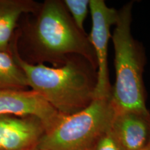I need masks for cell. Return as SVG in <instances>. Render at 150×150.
I'll return each instance as SVG.
<instances>
[{"instance_id":"obj_1","label":"cell","mask_w":150,"mask_h":150,"mask_svg":"<svg viewBox=\"0 0 150 150\" xmlns=\"http://www.w3.org/2000/svg\"><path fill=\"white\" fill-rule=\"evenodd\" d=\"M12 53L28 86L58 112L69 115L87 107L95 98L97 69L85 58L73 56L64 64L50 67L22 59L16 46Z\"/></svg>"},{"instance_id":"obj_2","label":"cell","mask_w":150,"mask_h":150,"mask_svg":"<svg viewBox=\"0 0 150 150\" xmlns=\"http://www.w3.org/2000/svg\"><path fill=\"white\" fill-rule=\"evenodd\" d=\"M35 14L27 39L36 63L48 62L54 67L60 66L72 56H80L97 69L96 56L88 35L75 24L63 1L46 0Z\"/></svg>"},{"instance_id":"obj_3","label":"cell","mask_w":150,"mask_h":150,"mask_svg":"<svg viewBox=\"0 0 150 150\" xmlns=\"http://www.w3.org/2000/svg\"><path fill=\"white\" fill-rule=\"evenodd\" d=\"M131 1L117 10V19L111 38L115 52V81L110 99L115 112H149L146 106L143 71L145 54L141 43L131 33Z\"/></svg>"},{"instance_id":"obj_4","label":"cell","mask_w":150,"mask_h":150,"mask_svg":"<svg viewBox=\"0 0 150 150\" xmlns=\"http://www.w3.org/2000/svg\"><path fill=\"white\" fill-rule=\"evenodd\" d=\"M115 115L110 97L95 98L89 106L69 115L61 114L45 130L37 149L92 150L110 128Z\"/></svg>"},{"instance_id":"obj_5","label":"cell","mask_w":150,"mask_h":150,"mask_svg":"<svg viewBox=\"0 0 150 150\" xmlns=\"http://www.w3.org/2000/svg\"><path fill=\"white\" fill-rule=\"evenodd\" d=\"M92 28L88 38L97 61V86L95 98L110 97L112 86L110 83L108 63V49L110 28L117 19V10L108 6L104 0H90Z\"/></svg>"},{"instance_id":"obj_6","label":"cell","mask_w":150,"mask_h":150,"mask_svg":"<svg viewBox=\"0 0 150 150\" xmlns=\"http://www.w3.org/2000/svg\"><path fill=\"white\" fill-rule=\"evenodd\" d=\"M61 113L40 94L26 90L0 92V115L33 117L42 123L45 130L52 126Z\"/></svg>"},{"instance_id":"obj_7","label":"cell","mask_w":150,"mask_h":150,"mask_svg":"<svg viewBox=\"0 0 150 150\" xmlns=\"http://www.w3.org/2000/svg\"><path fill=\"white\" fill-rule=\"evenodd\" d=\"M44 131L35 117L0 115V150H35Z\"/></svg>"},{"instance_id":"obj_8","label":"cell","mask_w":150,"mask_h":150,"mask_svg":"<svg viewBox=\"0 0 150 150\" xmlns=\"http://www.w3.org/2000/svg\"><path fill=\"white\" fill-rule=\"evenodd\" d=\"M110 131L123 150H139L150 142V112H115Z\"/></svg>"},{"instance_id":"obj_9","label":"cell","mask_w":150,"mask_h":150,"mask_svg":"<svg viewBox=\"0 0 150 150\" xmlns=\"http://www.w3.org/2000/svg\"><path fill=\"white\" fill-rule=\"evenodd\" d=\"M40 4L31 0H0V52H12L11 42L19 19L36 13Z\"/></svg>"},{"instance_id":"obj_10","label":"cell","mask_w":150,"mask_h":150,"mask_svg":"<svg viewBox=\"0 0 150 150\" xmlns=\"http://www.w3.org/2000/svg\"><path fill=\"white\" fill-rule=\"evenodd\" d=\"M27 79L12 52H0V92L6 90H25Z\"/></svg>"},{"instance_id":"obj_11","label":"cell","mask_w":150,"mask_h":150,"mask_svg":"<svg viewBox=\"0 0 150 150\" xmlns=\"http://www.w3.org/2000/svg\"><path fill=\"white\" fill-rule=\"evenodd\" d=\"M63 1L75 24L80 30L85 31L83 24L88 12L90 0H64Z\"/></svg>"},{"instance_id":"obj_12","label":"cell","mask_w":150,"mask_h":150,"mask_svg":"<svg viewBox=\"0 0 150 150\" xmlns=\"http://www.w3.org/2000/svg\"><path fill=\"white\" fill-rule=\"evenodd\" d=\"M92 150H123L112 134L110 128L101 137Z\"/></svg>"},{"instance_id":"obj_13","label":"cell","mask_w":150,"mask_h":150,"mask_svg":"<svg viewBox=\"0 0 150 150\" xmlns=\"http://www.w3.org/2000/svg\"><path fill=\"white\" fill-rule=\"evenodd\" d=\"M139 150H150V142H149V143L148 144L147 146H146V147L142 148V149H139Z\"/></svg>"},{"instance_id":"obj_14","label":"cell","mask_w":150,"mask_h":150,"mask_svg":"<svg viewBox=\"0 0 150 150\" xmlns=\"http://www.w3.org/2000/svg\"><path fill=\"white\" fill-rule=\"evenodd\" d=\"M35 150H40V149H35Z\"/></svg>"}]
</instances>
